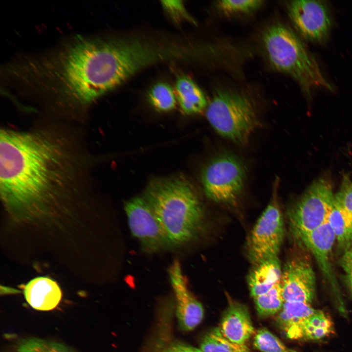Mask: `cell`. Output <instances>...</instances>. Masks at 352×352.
<instances>
[{
	"label": "cell",
	"instance_id": "1",
	"mask_svg": "<svg viewBox=\"0 0 352 352\" xmlns=\"http://www.w3.org/2000/svg\"><path fill=\"white\" fill-rule=\"evenodd\" d=\"M1 71L5 92L66 121L83 117L96 100L128 79L131 59L118 37L78 35L13 59Z\"/></svg>",
	"mask_w": 352,
	"mask_h": 352
},
{
	"label": "cell",
	"instance_id": "2",
	"mask_svg": "<svg viewBox=\"0 0 352 352\" xmlns=\"http://www.w3.org/2000/svg\"><path fill=\"white\" fill-rule=\"evenodd\" d=\"M84 135L52 119L29 129L0 133V191L4 203L20 210L68 203L90 192L93 156Z\"/></svg>",
	"mask_w": 352,
	"mask_h": 352
},
{
	"label": "cell",
	"instance_id": "3",
	"mask_svg": "<svg viewBox=\"0 0 352 352\" xmlns=\"http://www.w3.org/2000/svg\"><path fill=\"white\" fill-rule=\"evenodd\" d=\"M142 197L154 211L173 247L192 241L199 233L204 211L194 188L186 180L175 177L153 180Z\"/></svg>",
	"mask_w": 352,
	"mask_h": 352
},
{
	"label": "cell",
	"instance_id": "4",
	"mask_svg": "<svg viewBox=\"0 0 352 352\" xmlns=\"http://www.w3.org/2000/svg\"><path fill=\"white\" fill-rule=\"evenodd\" d=\"M263 45L271 67L294 79L308 95L315 88L333 90L314 55L289 27L277 23L264 32Z\"/></svg>",
	"mask_w": 352,
	"mask_h": 352
},
{
	"label": "cell",
	"instance_id": "5",
	"mask_svg": "<svg viewBox=\"0 0 352 352\" xmlns=\"http://www.w3.org/2000/svg\"><path fill=\"white\" fill-rule=\"evenodd\" d=\"M211 126L235 144L246 145L259 125L254 105L246 95L230 90L217 91L206 111Z\"/></svg>",
	"mask_w": 352,
	"mask_h": 352
},
{
	"label": "cell",
	"instance_id": "6",
	"mask_svg": "<svg viewBox=\"0 0 352 352\" xmlns=\"http://www.w3.org/2000/svg\"><path fill=\"white\" fill-rule=\"evenodd\" d=\"M334 198L331 185L323 178L307 189L288 213L290 230L297 241L327 221Z\"/></svg>",
	"mask_w": 352,
	"mask_h": 352
},
{
	"label": "cell",
	"instance_id": "7",
	"mask_svg": "<svg viewBox=\"0 0 352 352\" xmlns=\"http://www.w3.org/2000/svg\"><path fill=\"white\" fill-rule=\"evenodd\" d=\"M246 168L242 161L230 154H222L210 160L201 174L206 196L212 200L234 203L244 187Z\"/></svg>",
	"mask_w": 352,
	"mask_h": 352
},
{
	"label": "cell",
	"instance_id": "8",
	"mask_svg": "<svg viewBox=\"0 0 352 352\" xmlns=\"http://www.w3.org/2000/svg\"><path fill=\"white\" fill-rule=\"evenodd\" d=\"M279 181L276 177L271 200L256 222L248 242L249 258L256 265L277 257L283 241V219L277 201Z\"/></svg>",
	"mask_w": 352,
	"mask_h": 352
},
{
	"label": "cell",
	"instance_id": "9",
	"mask_svg": "<svg viewBox=\"0 0 352 352\" xmlns=\"http://www.w3.org/2000/svg\"><path fill=\"white\" fill-rule=\"evenodd\" d=\"M125 210L131 232L144 251L154 253L173 247L154 211L142 197L129 200Z\"/></svg>",
	"mask_w": 352,
	"mask_h": 352
},
{
	"label": "cell",
	"instance_id": "10",
	"mask_svg": "<svg viewBox=\"0 0 352 352\" xmlns=\"http://www.w3.org/2000/svg\"><path fill=\"white\" fill-rule=\"evenodd\" d=\"M287 8L295 28L304 39L322 43L328 39L332 19L324 1L293 0L288 2Z\"/></svg>",
	"mask_w": 352,
	"mask_h": 352
},
{
	"label": "cell",
	"instance_id": "11",
	"mask_svg": "<svg viewBox=\"0 0 352 352\" xmlns=\"http://www.w3.org/2000/svg\"><path fill=\"white\" fill-rule=\"evenodd\" d=\"M335 241L334 234L327 221L302 237L297 242L308 249L314 257L324 278L330 286L336 297L338 310L345 316L347 312L330 261L332 249Z\"/></svg>",
	"mask_w": 352,
	"mask_h": 352
},
{
	"label": "cell",
	"instance_id": "12",
	"mask_svg": "<svg viewBox=\"0 0 352 352\" xmlns=\"http://www.w3.org/2000/svg\"><path fill=\"white\" fill-rule=\"evenodd\" d=\"M285 302L310 304L316 294V277L310 264L301 258H294L285 264L281 281Z\"/></svg>",
	"mask_w": 352,
	"mask_h": 352
},
{
	"label": "cell",
	"instance_id": "13",
	"mask_svg": "<svg viewBox=\"0 0 352 352\" xmlns=\"http://www.w3.org/2000/svg\"><path fill=\"white\" fill-rule=\"evenodd\" d=\"M168 272L176 299V315L179 325L183 330H192L203 318V307L189 290L180 264L177 260L173 262Z\"/></svg>",
	"mask_w": 352,
	"mask_h": 352
},
{
	"label": "cell",
	"instance_id": "14",
	"mask_svg": "<svg viewBox=\"0 0 352 352\" xmlns=\"http://www.w3.org/2000/svg\"><path fill=\"white\" fill-rule=\"evenodd\" d=\"M219 329L226 338L239 344H245L254 333L248 309L245 306L236 302L228 305Z\"/></svg>",
	"mask_w": 352,
	"mask_h": 352
},
{
	"label": "cell",
	"instance_id": "15",
	"mask_svg": "<svg viewBox=\"0 0 352 352\" xmlns=\"http://www.w3.org/2000/svg\"><path fill=\"white\" fill-rule=\"evenodd\" d=\"M310 304L299 302H285L276 314V322L286 337L293 340L303 338L306 321L315 311Z\"/></svg>",
	"mask_w": 352,
	"mask_h": 352
},
{
	"label": "cell",
	"instance_id": "16",
	"mask_svg": "<svg viewBox=\"0 0 352 352\" xmlns=\"http://www.w3.org/2000/svg\"><path fill=\"white\" fill-rule=\"evenodd\" d=\"M27 302L33 308L48 311L55 308L62 296L61 290L54 281L46 277H38L29 282L24 288Z\"/></svg>",
	"mask_w": 352,
	"mask_h": 352
},
{
	"label": "cell",
	"instance_id": "17",
	"mask_svg": "<svg viewBox=\"0 0 352 352\" xmlns=\"http://www.w3.org/2000/svg\"><path fill=\"white\" fill-rule=\"evenodd\" d=\"M282 270L278 257L265 260L256 265L247 282L251 296L263 294L281 281Z\"/></svg>",
	"mask_w": 352,
	"mask_h": 352
},
{
	"label": "cell",
	"instance_id": "18",
	"mask_svg": "<svg viewBox=\"0 0 352 352\" xmlns=\"http://www.w3.org/2000/svg\"><path fill=\"white\" fill-rule=\"evenodd\" d=\"M176 90V99L184 113H198L207 107L208 104L203 92L188 76L181 75L177 77Z\"/></svg>",
	"mask_w": 352,
	"mask_h": 352
},
{
	"label": "cell",
	"instance_id": "19",
	"mask_svg": "<svg viewBox=\"0 0 352 352\" xmlns=\"http://www.w3.org/2000/svg\"><path fill=\"white\" fill-rule=\"evenodd\" d=\"M334 332V324L330 317L323 311L316 309L305 322L303 340H323L331 336Z\"/></svg>",
	"mask_w": 352,
	"mask_h": 352
},
{
	"label": "cell",
	"instance_id": "20",
	"mask_svg": "<svg viewBox=\"0 0 352 352\" xmlns=\"http://www.w3.org/2000/svg\"><path fill=\"white\" fill-rule=\"evenodd\" d=\"M339 246L344 251L352 247V221L334 204L327 220Z\"/></svg>",
	"mask_w": 352,
	"mask_h": 352
},
{
	"label": "cell",
	"instance_id": "21",
	"mask_svg": "<svg viewBox=\"0 0 352 352\" xmlns=\"http://www.w3.org/2000/svg\"><path fill=\"white\" fill-rule=\"evenodd\" d=\"M200 348L203 352H253L245 344H237L226 338L219 328L204 336Z\"/></svg>",
	"mask_w": 352,
	"mask_h": 352
},
{
	"label": "cell",
	"instance_id": "22",
	"mask_svg": "<svg viewBox=\"0 0 352 352\" xmlns=\"http://www.w3.org/2000/svg\"><path fill=\"white\" fill-rule=\"evenodd\" d=\"M258 314L263 317L277 314L285 302L281 282L266 292L254 298Z\"/></svg>",
	"mask_w": 352,
	"mask_h": 352
},
{
	"label": "cell",
	"instance_id": "23",
	"mask_svg": "<svg viewBox=\"0 0 352 352\" xmlns=\"http://www.w3.org/2000/svg\"><path fill=\"white\" fill-rule=\"evenodd\" d=\"M148 98L150 103L157 110L168 111L176 106V96L168 84L159 82L154 85L149 91Z\"/></svg>",
	"mask_w": 352,
	"mask_h": 352
},
{
	"label": "cell",
	"instance_id": "24",
	"mask_svg": "<svg viewBox=\"0 0 352 352\" xmlns=\"http://www.w3.org/2000/svg\"><path fill=\"white\" fill-rule=\"evenodd\" d=\"M12 352H73L62 343L38 338H29L18 341Z\"/></svg>",
	"mask_w": 352,
	"mask_h": 352
},
{
	"label": "cell",
	"instance_id": "25",
	"mask_svg": "<svg viewBox=\"0 0 352 352\" xmlns=\"http://www.w3.org/2000/svg\"><path fill=\"white\" fill-rule=\"evenodd\" d=\"M253 345L262 352H293L274 334L265 328L255 333Z\"/></svg>",
	"mask_w": 352,
	"mask_h": 352
},
{
	"label": "cell",
	"instance_id": "26",
	"mask_svg": "<svg viewBox=\"0 0 352 352\" xmlns=\"http://www.w3.org/2000/svg\"><path fill=\"white\" fill-rule=\"evenodd\" d=\"M334 204L352 221V182L348 175H344L339 190L334 195Z\"/></svg>",
	"mask_w": 352,
	"mask_h": 352
},
{
	"label": "cell",
	"instance_id": "27",
	"mask_svg": "<svg viewBox=\"0 0 352 352\" xmlns=\"http://www.w3.org/2000/svg\"><path fill=\"white\" fill-rule=\"evenodd\" d=\"M263 2L259 0H222L217 1L216 5L224 14L230 15L253 12L260 7Z\"/></svg>",
	"mask_w": 352,
	"mask_h": 352
},
{
	"label": "cell",
	"instance_id": "28",
	"mask_svg": "<svg viewBox=\"0 0 352 352\" xmlns=\"http://www.w3.org/2000/svg\"><path fill=\"white\" fill-rule=\"evenodd\" d=\"M162 4L171 15L176 18L184 17L188 20L195 23L194 20L187 13L181 1L177 0H164L162 1Z\"/></svg>",
	"mask_w": 352,
	"mask_h": 352
},
{
	"label": "cell",
	"instance_id": "29",
	"mask_svg": "<svg viewBox=\"0 0 352 352\" xmlns=\"http://www.w3.org/2000/svg\"><path fill=\"white\" fill-rule=\"evenodd\" d=\"M340 264L346 274H352V247L344 251Z\"/></svg>",
	"mask_w": 352,
	"mask_h": 352
},
{
	"label": "cell",
	"instance_id": "30",
	"mask_svg": "<svg viewBox=\"0 0 352 352\" xmlns=\"http://www.w3.org/2000/svg\"><path fill=\"white\" fill-rule=\"evenodd\" d=\"M161 352H203L200 349L184 345L175 344L164 349Z\"/></svg>",
	"mask_w": 352,
	"mask_h": 352
},
{
	"label": "cell",
	"instance_id": "31",
	"mask_svg": "<svg viewBox=\"0 0 352 352\" xmlns=\"http://www.w3.org/2000/svg\"><path fill=\"white\" fill-rule=\"evenodd\" d=\"M344 282L352 296V274H346L344 277Z\"/></svg>",
	"mask_w": 352,
	"mask_h": 352
}]
</instances>
